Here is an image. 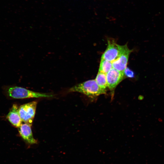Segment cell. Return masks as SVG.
Here are the masks:
<instances>
[{"label":"cell","mask_w":164,"mask_h":164,"mask_svg":"<svg viewBox=\"0 0 164 164\" xmlns=\"http://www.w3.org/2000/svg\"><path fill=\"white\" fill-rule=\"evenodd\" d=\"M132 50L128 48L127 44L122 45L119 56L112 62L113 68L119 71L124 72L127 67L129 56Z\"/></svg>","instance_id":"obj_6"},{"label":"cell","mask_w":164,"mask_h":164,"mask_svg":"<svg viewBox=\"0 0 164 164\" xmlns=\"http://www.w3.org/2000/svg\"><path fill=\"white\" fill-rule=\"evenodd\" d=\"M2 88L6 96L13 99L50 98L53 97L52 94L36 92L17 86H5Z\"/></svg>","instance_id":"obj_1"},{"label":"cell","mask_w":164,"mask_h":164,"mask_svg":"<svg viewBox=\"0 0 164 164\" xmlns=\"http://www.w3.org/2000/svg\"><path fill=\"white\" fill-rule=\"evenodd\" d=\"M125 77L124 72L119 71L113 68L106 74L108 86L110 91L111 100L113 98L115 88Z\"/></svg>","instance_id":"obj_4"},{"label":"cell","mask_w":164,"mask_h":164,"mask_svg":"<svg viewBox=\"0 0 164 164\" xmlns=\"http://www.w3.org/2000/svg\"><path fill=\"white\" fill-rule=\"evenodd\" d=\"M108 46L101 58L112 62L119 56L122 46L117 44L113 40H108Z\"/></svg>","instance_id":"obj_5"},{"label":"cell","mask_w":164,"mask_h":164,"mask_svg":"<svg viewBox=\"0 0 164 164\" xmlns=\"http://www.w3.org/2000/svg\"><path fill=\"white\" fill-rule=\"evenodd\" d=\"M37 104L33 101L21 105L19 108V112L22 121L32 126L35 117Z\"/></svg>","instance_id":"obj_3"},{"label":"cell","mask_w":164,"mask_h":164,"mask_svg":"<svg viewBox=\"0 0 164 164\" xmlns=\"http://www.w3.org/2000/svg\"><path fill=\"white\" fill-rule=\"evenodd\" d=\"M68 92L80 93L92 99L100 95L105 94L106 93V91L98 86L95 80H89L77 84L70 88Z\"/></svg>","instance_id":"obj_2"},{"label":"cell","mask_w":164,"mask_h":164,"mask_svg":"<svg viewBox=\"0 0 164 164\" xmlns=\"http://www.w3.org/2000/svg\"><path fill=\"white\" fill-rule=\"evenodd\" d=\"M31 126L26 123L22 124L19 129V134L26 142L29 145L37 143V141L34 138Z\"/></svg>","instance_id":"obj_7"},{"label":"cell","mask_w":164,"mask_h":164,"mask_svg":"<svg viewBox=\"0 0 164 164\" xmlns=\"http://www.w3.org/2000/svg\"><path fill=\"white\" fill-rule=\"evenodd\" d=\"M19 107L13 104L6 116L9 122L14 127L19 128L22 124V120L19 112Z\"/></svg>","instance_id":"obj_8"},{"label":"cell","mask_w":164,"mask_h":164,"mask_svg":"<svg viewBox=\"0 0 164 164\" xmlns=\"http://www.w3.org/2000/svg\"><path fill=\"white\" fill-rule=\"evenodd\" d=\"M125 77L128 78H132L135 77V74L134 72L128 67H126L124 71Z\"/></svg>","instance_id":"obj_11"},{"label":"cell","mask_w":164,"mask_h":164,"mask_svg":"<svg viewBox=\"0 0 164 164\" xmlns=\"http://www.w3.org/2000/svg\"><path fill=\"white\" fill-rule=\"evenodd\" d=\"M98 86L102 89L106 91L108 87L106 74L99 72L95 79Z\"/></svg>","instance_id":"obj_9"},{"label":"cell","mask_w":164,"mask_h":164,"mask_svg":"<svg viewBox=\"0 0 164 164\" xmlns=\"http://www.w3.org/2000/svg\"><path fill=\"white\" fill-rule=\"evenodd\" d=\"M112 68L111 62L101 58L98 70L99 72L102 73L106 74Z\"/></svg>","instance_id":"obj_10"}]
</instances>
